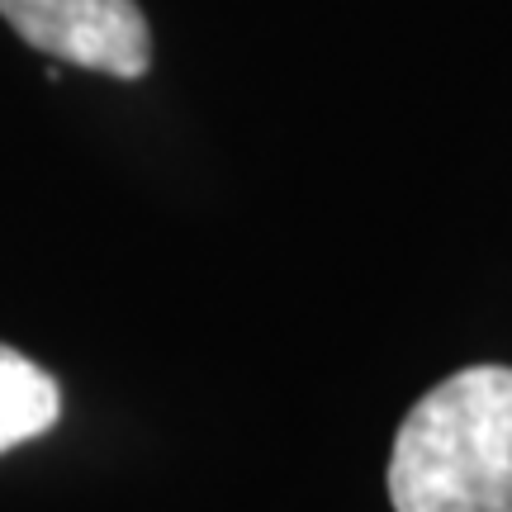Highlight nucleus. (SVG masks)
I'll list each match as a JSON object with an SVG mask.
<instances>
[{
  "label": "nucleus",
  "mask_w": 512,
  "mask_h": 512,
  "mask_svg": "<svg viewBox=\"0 0 512 512\" xmlns=\"http://www.w3.org/2000/svg\"><path fill=\"white\" fill-rule=\"evenodd\" d=\"M57 418H62V394L53 375L29 356L0 347V456L43 437Z\"/></svg>",
  "instance_id": "7ed1b4c3"
},
{
  "label": "nucleus",
  "mask_w": 512,
  "mask_h": 512,
  "mask_svg": "<svg viewBox=\"0 0 512 512\" xmlns=\"http://www.w3.org/2000/svg\"><path fill=\"white\" fill-rule=\"evenodd\" d=\"M394 512H512V366H470L422 394L389 456Z\"/></svg>",
  "instance_id": "f257e3e1"
},
{
  "label": "nucleus",
  "mask_w": 512,
  "mask_h": 512,
  "mask_svg": "<svg viewBox=\"0 0 512 512\" xmlns=\"http://www.w3.org/2000/svg\"><path fill=\"white\" fill-rule=\"evenodd\" d=\"M0 15L29 48L86 72L143 76L152 34L138 0H0Z\"/></svg>",
  "instance_id": "f03ea898"
}]
</instances>
